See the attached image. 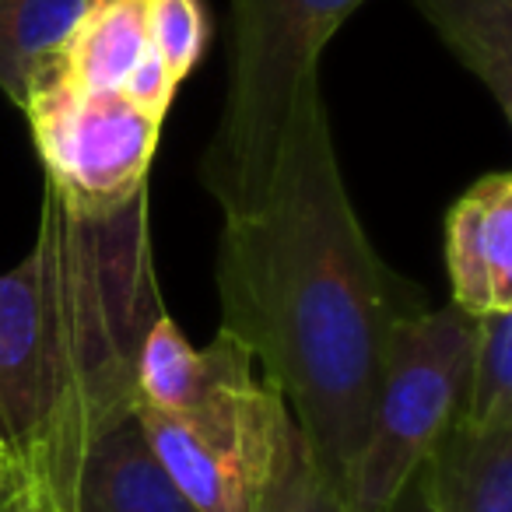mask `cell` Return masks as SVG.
Returning a JSON list of instances; mask_svg holds the SVG:
<instances>
[{
	"instance_id": "7",
	"label": "cell",
	"mask_w": 512,
	"mask_h": 512,
	"mask_svg": "<svg viewBox=\"0 0 512 512\" xmlns=\"http://www.w3.org/2000/svg\"><path fill=\"white\" fill-rule=\"evenodd\" d=\"M39 488L57 498L60 512H200L165 474L134 414L102 428Z\"/></svg>"
},
{
	"instance_id": "18",
	"label": "cell",
	"mask_w": 512,
	"mask_h": 512,
	"mask_svg": "<svg viewBox=\"0 0 512 512\" xmlns=\"http://www.w3.org/2000/svg\"><path fill=\"white\" fill-rule=\"evenodd\" d=\"M176 88H179V81L172 78L169 67H165V60L158 57V50L151 46V53L134 67V74H130L127 85H123L120 92L127 95L130 102H137L141 109H148L151 116L165 120L172 99H176Z\"/></svg>"
},
{
	"instance_id": "1",
	"label": "cell",
	"mask_w": 512,
	"mask_h": 512,
	"mask_svg": "<svg viewBox=\"0 0 512 512\" xmlns=\"http://www.w3.org/2000/svg\"><path fill=\"white\" fill-rule=\"evenodd\" d=\"M214 278L221 330L253 351L309 456L344 495L393 330L428 306L386 267L351 207L320 71L299 85L260 207L225 218Z\"/></svg>"
},
{
	"instance_id": "6",
	"label": "cell",
	"mask_w": 512,
	"mask_h": 512,
	"mask_svg": "<svg viewBox=\"0 0 512 512\" xmlns=\"http://www.w3.org/2000/svg\"><path fill=\"white\" fill-rule=\"evenodd\" d=\"M22 113L29 116L46 179L71 200L113 207L148 190L162 120L123 92H88L46 71Z\"/></svg>"
},
{
	"instance_id": "3",
	"label": "cell",
	"mask_w": 512,
	"mask_h": 512,
	"mask_svg": "<svg viewBox=\"0 0 512 512\" xmlns=\"http://www.w3.org/2000/svg\"><path fill=\"white\" fill-rule=\"evenodd\" d=\"M134 418L165 474L200 512H260L302 439L253 351L228 330L200 351L183 404L134 407Z\"/></svg>"
},
{
	"instance_id": "22",
	"label": "cell",
	"mask_w": 512,
	"mask_h": 512,
	"mask_svg": "<svg viewBox=\"0 0 512 512\" xmlns=\"http://www.w3.org/2000/svg\"><path fill=\"white\" fill-rule=\"evenodd\" d=\"M4 470H8V467H4V463H0V484H4Z\"/></svg>"
},
{
	"instance_id": "8",
	"label": "cell",
	"mask_w": 512,
	"mask_h": 512,
	"mask_svg": "<svg viewBox=\"0 0 512 512\" xmlns=\"http://www.w3.org/2000/svg\"><path fill=\"white\" fill-rule=\"evenodd\" d=\"M425 470L439 512H512V421L453 425Z\"/></svg>"
},
{
	"instance_id": "11",
	"label": "cell",
	"mask_w": 512,
	"mask_h": 512,
	"mask_svg": "<svg viewBox=\"0 0 512 512\" xmlns=\"http://www.w3.org/2000/svg\"><path fill=\"white\" fill-rule=\"evenodd\" d=\"M95 0H0V92L25 109Z\"/></svg>"
},
{
	"instance_id": "4",
	"label": "cell",
	"mask_w": 512,
	"mask_h": 512,
	"mask_svg": "<svg viewBox=\"0 0 512 512\" xmlns=\"http://www.w3.org/2000/svg\"><path fill=\"white\" fill-rule=\"evenodd\" d=\"M362 0H228V88L200 158V183L225 218L256 211L271 186L295 95L320 53Z\"/></svg>"
},
{
	"instance_id": "16",
	"label": "cell",
	"mask_w": 512,
	"mask_h": 512,
	"mask_svg": "<svg viewBox=\"0 0 512 512\" xmlns=\"http://www.w3.org/2000/svg\"><path fill=\"white\" fill-rule=\"evenodd\" d=\"M481 186V246L495 309H512V176L491 172Z\"/></svg>"
},
{
	"instance_id": "9",
	"label": "cell",
	"mask_w": 512,
	"mask_h": 512,
	"mask_svg": "<svg viewBox=\"0 0 512 512\" xmlns=\"http://www.w3.org/2000/svg\"><path fill=\"white\" fill-rule=\"evenodd\" d=\"M148 53L141 0H95L50 71L88 92H120Z\"/></svg>"
},
{
	"instance_id": "10",
	"label": "cell",
	"mask_w": 512,
	"mask_h": 512,
	"mask_svg": "<svg viewBox=\"0 0 512 512\" xmlns=\"http://www.w3.org/2000/svg\"><path fill=\"white\" fill-rule=\"evenodd\" d=\"M414 8L512 120V0H414Z\"/></svg>"
},
{
	"instance_id": "12",
	"label": "cell",
	"mask_w": 512,
	"mask_h": 512,
	"mask_svg": "<svg viewBox=\"0 0 512 512\" xmlns=\"http://www.w3.org/2000/svg\"><path fill=\"white\" fill-rule=\"evenodd\" d=\"M512 421V309L477 316L467 393L456 425L491 428Z\"/></svg>"
},
{
	"instance_id": "5",
	"label": "cell",
	"mask_w": 512,
	"mask_h": 512,
	"mask_svg": "<svg viewBox=\"0 0 512 512\" xmlns=\"http://www.w3.org/2000/svg\"><path fill=\"white\" fill-rule=\"evenodd\" d=\"M477 316L460 306L421 309L397 323L369 435L344 481V509L383 512L463 414Z\"/></svg>"
},
{
	"instance_id": "13",
	"label": "cell",
	"mask_w": 512,
	"mask_h": 512,
	"mask_svg": "<svg viewBox=\"0 0 512 512\" xmlns=\"http://www.w3.org/2000/svg\"><path fill=\"white\" fill-rule=\"evenodd\" d=\"M442 249H446V274L453 306H460L470 316L491 313L495 309V295H491L488 264H484L481 246V186L477 183L446 211Z\"/></svg>"
},
{
	"instance_id": "2",
	"label": "cell",
	"mask_w": 512,
	"mask_h": 512,
	"mask_svg": "<svg viewBox=\"0 0 512 512\" xmlns=\"http://www.w3.org/2000/svg\"><path fill=\"white\" fill-rule=\"evenodd\" d=\"M165 316L148 190L113 207L46 179L29 256L0 274L4 477L50 484L88 439L137 407V355Z\"/></svg>"
},
{
	"instance_id": "20",
	"label": "cell",
	"mask_w": 512,
	"mask_h": 512,
	"mask_svg": "<svg viewBox=\"0 0 512 512\" xmlns=\"http://www.w3.org/2000/svg\"><path fill=\"white\" fill-rule=\"evenodd\" d=\"M383 512H439L435 509V495H432V481H428V470H414L407 477V484L390 498Z\"/></svg>"
},
{
	"instance_id": "14",
	"label": "cell",
	"mask_w": 512,
	"mask_h": 512,
	"mask_svg": "<svg viewBox=\"0 0 512 512\" xmlns=\"http://www.w3.org/2000/svg\"><path fill=\"white\" fill-rule=\"evenodd\" d=\"M197 365L200 351L186 341L176 320L169 313L158 316L137 355V407H151V411L179 407L197 379Z\"/></svg>"
},
{
	"instance_id": "19",
	"label": "cell",
	"mask_w": 512,
	"mask_h": 512,
	"mask_svg": "<svg viewBox=\"0 0 512 512\" xmlns=\"http://www.w3.org/2000/svg\"><path fill=\"white\" fill-rule=\"evenodd\" d=\"M4 498H0V512H60L57 498L36 481L25 477H4Z\"/></svg>"
},
{
	"instance_id": "21",
	"label": "cell",
	"mask_w": 512,
	"mask_h": 512,
	"mask_svg": "<svg viewBox=\"0 0 512 512\" xmlns=\"http://www.w3.org/2000/svg\"><path fill=\"white\" fill-rule=\"evenodd\" d=\"M0 463L8 467V449H4V442H0Z\"/></svg>"
},
{
	"instance_id": "15",
	"label": "cell",
	"mask_w": 512,
	"mask_h": 512,
	"mask_svg": "<svg viewBox=\"0 0 512 512\" xmlns=\"http://www.w3.org/2000/svg\"><path fill=\"white\" fill-rule=\"evenodd\" d=\"M151 46L169 74L183 81L197 67L207 46V11L200 0H141Z\"/></svg>"
},
{
	"instance_id": "17",
	"label": "cell",
	"mask_w": 512,
	"mask_h": 512,
	"mask_svg": "<svg viewBox=\"0 0 512 512\" xmlns=\"http://www.w3.org/2000/svg\"><path fill=\"white\" fill-rule=\"evenodd\" d=\"M260 512H348L344 495L309 456L306 439L292 449L281 474L274 477L271 491L260 502Z\"/></svg>"
}]
</instances>
